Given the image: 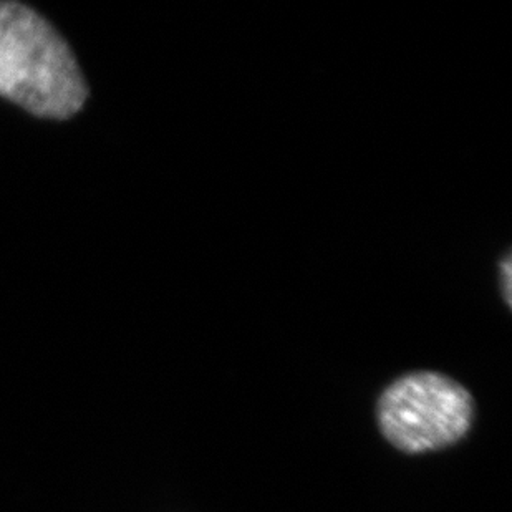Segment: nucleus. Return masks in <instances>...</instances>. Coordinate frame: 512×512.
<instances>
[{"instance_id":"nucleus-2","label":"nucleus","mask_w":512,"mask_h":512,"mask_svg":"<svg viewBox=\"0 0 512 512\" xmlns=\"http://www.w3.org/2000/svg\"><path fill=\"white\" fill-rule=\"evenodd\" d=\"M478 406L473 393L446 373L415 370L383 388L375 421L383 440L403 455L438 453L473 431Z\"/></svg>"},{"instance_id":"nucleus-1","label":"nucleus","mask_w":512,"mask_h":512,"mask_svg":"<svg viewBox=\"0 0 512 512\" xmlns=\"http://www.w3.org/2000/svg\"><path fill=\"white\" fill-rule=\"evenodd\" d=\"M0 97L55 120H67L87 102V83L67 42L19 2H0Z\"/></svg>"}]
</instances>
